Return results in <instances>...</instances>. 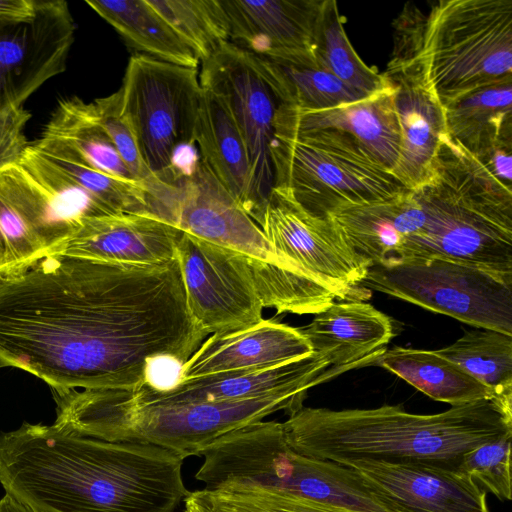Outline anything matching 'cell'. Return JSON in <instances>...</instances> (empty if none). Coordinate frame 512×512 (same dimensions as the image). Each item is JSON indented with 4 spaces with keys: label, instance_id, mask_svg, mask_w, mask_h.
I'll return each mask as SVG.
<instances>
[{
    "label": "cell",
    "instance_id": "cell-36",
    "mask_svg": "<svg viewBox=\"0 0 512 512\" xmlns=\"http://www.w3.org/2000/svg\"><path fill=\"white\" fill-rule=\"evenodd\" d=\"M511 440L504 437L479 445L464 455L458 468L502 501L512 496Z\"/></svg>",
    "mask_w": 512,
    "mask_h": 512
},
{
    "label": "cell",
    "instance_id": "cell-25",
    "mask_svg": "<svg viewBox=\"0 0 512 512\" xmlns=\"http://www.w3.org/2000/svg\"><path fill=\"white\" fill-rule=\"evenodd\" d=\"M195 141L201 161L258 224L259 212L245 142L223 98L202 86Z\"/></svg>",
    "mask_w": 512,
    "mask_h": 512
},
{
    "label": "cell",
    "instance_id": "cell-11",
    "mask_svg": "<svg viewBox=\"0 0 512 512\" xmlns=\"http://www.w3.org/2000/svg\"><path fill=\"white\" fill-rule=\"evenodd\" d=\"M258 225L283 262L334 292L338 300L362 301L370 296L360 283L372 265L329 217L311 215L285 190L273 187Z\"/></svg>",
    "mask_w": 512,
    "mask_h": 512
},
{
    "label": "cell",
    "instance_id": "cell-19",
    "mask_svg": "<svg viewBox=\"0 0 512 512\" xmlns=\"http://www.w3.org/2000/svg\"><path fill=\"white\" fill-rule=\"evenodd\" d=\"M182 234L175 226L147 213L82 217L49 255L114 264L164 265L177 260Z\"/></svg>",
    "mask_w": 512,
    "mask_h": 512
},
{
    "label": "cell",
    "instance_id": "cell-9",
    "mask_svg": "<svg viewBox=\"0 0 512 512\" xmlns=\"http://www.w3.org/2000/svg\"><path fill=\"white\" fill-rule=\"evenodd\" d=\"M425 24L426 14L406 3L393 21V50L382 73L393 88L400 130L399 156L391 173L408 190L429 180L436 153L448 136L443 106L428 77Z\"/></svg>",
    "mask_w": 512,
    "mask_h": 512
},
{
    "label": "cell",
    "instance_id": "cell-2",
    "mask_svg": "<svg viewBox=\"0 0 512 512\" xmlns=\"http://www.w3.org/2000/svg\"><path fill=\"white\" fill-rule=\"evenodd\" d=\"M183 458L135 442L23 422L0 432V483L38 512H174L189 494Z\"/></svg>",
    "mask_w": 512,
    "mask_h": 512
},
{
    "label": "cell",
    "instance_id": "cell-10",
    "mask_svg": "<svg viewBox=\"0 0 512 512\" xmlns=\"http://www.w3.org/2000/svg\"><path fill=\"white\" fill-rule=\"evenodd\" d=\"M120 90L146 166L160 182L174 186V153L183 145L196 144L198 69L135 54Z\"/></svg>",
    "mask_w": 512,
    "mask_h": 512
},
{
    "label": "cell",
    "instance_id": "cell-16",
    "mask_svg": "<svg viewBox=\"0 0 512 512\" xmlns=\"http://www.w3.org/2000/svg\"><path fill=\"white\" fill-rule=\"evenodd\" d=\"M75 23L62 0H39L27 21L0 23V112L23 102L66 69Z\"/></svg>",
    "mask_w": 512,
    "mask_h": 512
},
{
    "label": "cell",
    "instance_id": "cell-38",
    "mask_svg": "<svg viewBox=\"0 0 512 512\" xmlns=\"http://www.w3.org/2000/svg\"><path fill=\"white\" fill-rule=\"evenodd\" d=\"M476 160L493 177L509 189H512V143L499 144Z\"/></svg>",
    "mask_w": 512,
    "mask_h": 512
},
{
    "label": "cell",
    "instance_id": "cell-5",
    "mask_svg": "<svg viewBox=\"0 0 512 512\" xmlns=\"http://www.w3.org/2000/svg\"><path fill=\"white\" fill-rule=\"evenodd\" d=\"M413 191L425 224L403 246L400 262L450 259L512 282V189L447 136L429 180Z\"/></svg>",
    "mask_w": 512,
    "mask_h": 512
},
{
    "label": "cell",
    "instance_id": "cell-24",
    "mask_svg": "<svg viewBox=\"0 0 512 512\" xmlns=\"http://www.w3.org/2000/svg\"><path fill=\"white\" fill-rule=\"evenodd\" d=\"M299 329L313 352L324 355L331 366L379 359L394 336L391 319L358 300L334 301Z\"/></svg>",
    "mask_w": 512,
    "mask_h": 512
},
{
    "label": "cell",
    "instance_id": "cell-39",
    "mask_svg": "<svg viewBox=\"0 0 512 512\" xmlns=\"http://www.w3.org/2000/svg\"><path fill=\"white\" fill-rule=\"evenodd\" d=\"M39 0H0V23L23 22L32 19Z\"/></svg>",
    "mask_w": 512,
    "mask_h": 512
},
{
    "label": "cell",
    "instance_id": "cell-4",
    "mask_svg": "<svg viewBox=\"0 0 512 512\" xmlns=\"http://www.w3.org/2000/svg\"><path fill=\"white\" fill-rule=\"evenodd\" d=\"M56 403L54 426L66 433L111 442L158 446L185 459L200 456L226 433L280 410L289 415L306 396L168 403L144 401L129 389L50 388Z\"/></svg>",
    "mask_w": 512,
    "mask_h": 512
},
{
    "label": "cell",
    "instance_id": "cell-21",
    "mask_svg": "<svg viewBox=\"0 0 512 512\" xmlns=\"http://www.w3.org/2000/svg\"><path fill=\"white\" fill-rule=\"evenodd\" d=\"M313 353L299 328L274 319L224 334H212L179 367V380L271 368Z\"/></svg>",
    "mask_w": 512,
    "mask_h": 512
},
{
    "label": "cell",
    "instance_id": "cell-33",
    "mask_svg": "<svg viewBox=\"0 0 512 512\" xmlns=\"http://www.w3.org/2000/svg\"><path fill=\"white\" fill-rule=\"evenodd\" d=\"M195 52L200 62L229 42L220 0H147Z\"/></svg>",
    "mask_w": 512,
    "mask_h": 512
},
{
    "label": "cell",
    "instance_id": "cell-14",
    "mask_svg": "<svg viewBox=\"0 0 512 512\" xmlns=\"http://www.w3.org/2000/svg\"><path fill=\"white\" fill-rule=\"evenodd\" d=\"M77 220L20 164L0 170V279L47 257Z\"/></svg>",
    "mask_w": 512,
    "mask_h": 512
},
{
    "label": "cell",
    "instance_id": "cell-27",
    "mask_svg": "<svg viewBox=\"0 0 512 512\" xmlns=\"http://www.w3.org/2000/svg\"><path fill=\"white\" fill-rule=\"evenodd\" d=\"M375 364L394 373L430 398L451 406L498 399L460 366L434 350L402 347L386 349Z\"/></svg>",
    "mask_w": 512,
    "mask_h": 512
},
{
    "label": "cell",
    "instance_id": "cell-1",
    "mask_svg": "<svg viewBox=\"0 0 512 512\" xmlns=\"http://www.w3.org/2000/svg\"><path fill=\"white\" fill-rule=\"evenodd\" d=\"M208 335L191 317L178 259L164 265L49 255L0 279V367L56 389L132 388L153 363L183 365Z\"/></svg>",
    "mask_w": 512,
    "mask_h": 512
},
{
    "label": "cell",
    "instance_id": "cell-29",
    "mask_svg": "<svg viewBox=\"0 0 512 512\" xmlns=\"http://www.w3.org/2000/svg\"><path fill=\"white\" fill-rule=\"evenodd\" d=\"M279 104L301 110H326L364 100L360 92L318 67L253 55Z\"/></svg>",
    "mask_w": 512,
    "mask_h": 512
},
{
    "label": "cell",
    "instance_id": "cell-34",
    "mask_svg": "<svg viewBox=\"0 0 512 512\" xmlns=\"http://www.w3.org/2000/svg\"><path fill=\"white\" fill-rule=\"evenodd\" d=\"M191 494L212 512H357L272 488L237 483Z\"/></svg>",
    "mask_w": 512,
    "mask_h": 512
},
{
    "label": "cell",
    "instance_id": "cell-40",
    "mask_svg": "<svg viewBox=\"0 0 512 512\" xmlns=\"http://www.w3.org/2000/svg\"><path fill=\"white\" fill-rule=\"evenodd\" d=\"M0 512H38V511L19 502L12 496L5 494V496L0 499Z\"/></svg>",
    "mask_w": 512,
    "mask_h": 512
},
{
    "label": "cell",
    "instance_id": "cell-3",
    "mask_svg": "<svg viewBox=\"0 0 512 512\" xmlns=\"http://www.w3.org/2000/svg\"><path fill=\"white\" fill-rule=\"evenodd\" d=\"M297 453L342 463L352 459L423 462L458 469L465 454L512 437V401L481 400L436 414L400 405L331 410L302 407L282 422Z\"/></svg>",
    "mask_w": 512,
    "mask_h": 512
},
{
    "label": "cell",
    "instance_id": "cell-7",
    "mask_svg": "<svg viewBox=\"0 0 512 512\" xmlns=\"http://www.w3.org/2000/svg\"><path fill=\"white\" fill-rule=\"evenodd\" d=\"M424 53L442 106L512 79V0H440L426 14Z\"/></svg>",
    "mask_w": 512,
    "mask_h": 512
},
{
    "label": "cell",
    "instance_id": "cell-20",
    "mask_svg": "<svg viewBox=\"0 0 512 512\" xmlns=\"http://www.w3.org/2000/svg\"><path fill=\"white\" fill-rule=\"evenodd\" d=\"M220 3L227 16L230 43L256 56L318 67L313 30L320 0Z\"/></svg>",
    "mask_w": 512,
    "mask_h": 512
},
{
    "label": "cell",
    "instance_id": "cell-17",
    "mask_svg": "<svg viewBox=\"0 0 512 512\" xmlns=\"http://www.w3.org/2000/svg\"><path fill=\"white\" fill-rule=\"evenodd\" d=\"M377 358L345 366H331L319 353L279 366L235 371L190 380H179L167 386L147 381L127 388L138 399L154 402L188 403L255 399L274 395L306 396L310 388L330 381L356 368L375 364Z\"/></svg>",
    "mask_w": 512,
    "mask_h": 512
},
{
    "label": "cell",
    "instance_id": "cell-37",
    "mask_svg": "<svg viewBox=\"0 0 512 512\" xmlns=\"http://www.w3.org/2000/svg\"><path fill=\"white\" fill-rule=\"evenodd\" d=\"M30 117L23 105L0 112V170L21 162L30 145L25 136Z\"/></svg>",
    "mask_w": 512,
    "mask_h": 512
},
{
    "label": "cell",
    "instance_id": "cell-6",
    "mask_svg": "<svg viewBox=\"0 0 512 512\" xmlns=\"http://www.w3.org/2000/svg\"><path fill=\"white\" fill-rule=\"evenodd\" d=\"M274 186L313 216L390 199L406 190L353 136L333 129L276 135Z\"/></svg>",
    "mask_w": 512,
    "mask_h": 512
},
{
    "label": "cell",
    "instance_id": "cell-22",
    "mask_svg": "<svg viewBox=\"0 0 512 512\" xmlns=\"http://www.w3.org/2000/svg\"><path fill=\"white\" fill-rule=\"evenodd\" d=\"M275 134L333 129L353 136L390 172L400 148V130L393 106V88L339 107L309 111L279 104L274 121Z\"/></svg>",
    "mask_w": 512,
    "mask_h": 512
},
{
    "label": "cell",
    "instance_id": "cell-32",
    "mask_svg": "<svg viewBox=\"0 0 512 512\" xmlns=\"http://www.w3.org/2000/svg\"><path fill=\"white\" fill-rule=\"evenodd\" d=\"M434 351L460 366L498 399L512 400V335L490 329L469 331Z\"/></svg>",
    "mask_w": 512,
    "mask_h": 512
},
{
    "label": "cell",
    "instance_id": "cell-15",
    "mask_svg": "<svg viewBox=\"0 0 512 512\" xmlns=\"http://www.w3.org/2000/svg\"><path fill=\"white\" fill-rule=\"evenodd\" d=\"M19 164L76 220L149 211L151 196L147 186L96 170L57 139L42 136L29 145Z\"/></svg>",
    "mask_w": 512,
    "mask_h": 512
},
{
    "label": "cell",
    "instance_id": "cell-18",
    "mask_svg": "<svg viewBox=\"0 0 512 512\" xmlns=\"http://www.w3.org/2000/svg\"><path fill=\"white\" fill-rule=\"evenodd\" d=\"M340 464L354 470L401 512H490L486 491L459 469L374 459Z\"/></svg>",
    "mask_w": 512,
    "mask_h": 512
},
{
    "label": "cell",
    "instance_id": "cell-23",
    "mask_svg": "<svg viewBox=\"0 0 512 512\" xmlns=\"http://www.w3.org/2000/svg\"><path fill=\"white\" fill-rule=\"evenodd\" d=\"M328 217L372 266L398 264L405 243L425 224L424 211L413 190L383 201L341 208Z\"/></svg>",
    "mask_w": 512,
    "mask_h": 512
},
{
    "label": "cell",
    "instance_id": "cell-8",
    "mask_svg": "<svg viewBox=\"0 0 512 512\" xmlns=\"http://www.w3.org/2000/svg\"><path fill=\"white\" fill-rule=\"evenodd\" d=\"M360 286L479 329L512 335V282L444 258L373 265Z\"/></svg>",
    "mask_w": 512,
    "mask_h": 512
},
{
    "label": "cell",
    "instance_id": "cell-35",
    "mask_svg": "<svg viewBox=\"0 0 512 512\" xmlns=\"http://www.w3.org/2000/svg\"><path fill=\"white\" fill-rule=\"evenodd\" d=\"M91 104L98 122L111 138L134 179L149 188L151 197L169 187L154 177L142 158L133 125L123 107L121 90L95 99Z\"/></svg>",
    "mask_w": 512,
    "mask_h": 512
},
{
    "label": "cell",
    "instance_id": "cell-28",
    "mask_svg": "<svg viewBox=\"0 0 512 512\" xmlns=\"http://www.w3.org/2000/svg\"><path fill=\"white\" fill-rule=\"evenodd\" d=\"M86 3L141 54L198 69L200 60L147 0H87Z\"/></svg>",
    "mask_w": 512,
    "mask_h": 512
},
{
    "label": "cell",
    "instance_id": "cell-30",
    "mask_svg": "<svg viewBox=\"0 0 512 512\" xmlns=\"http://www.w3.org/2000/svg\"><path fill=\"white\" fill-rule=\"evenodd\" d=\"M42 136L63 142L96 170L122 180L136 181L98 122L91 103L78 97L61 100Z\"/></svg>",
    "mask_w": 512,
    "mask_h": 512
},
{
    "label": "cell",
    "instance_id": "cell-26",
    "mask_svg": "<svg viewBox=\"0 0 512 512\" xmlns=\"http://www.w3.org/2000/svg\"><path fill=\"white\" fill-rule=\"evenodd\" d=\"M443 109L449 140L476 159L512 143V79L474 90Z\"/></svg>",
    "mask_w": 512,
    "mask_h": 512
},
{
    "label": "cell",
    "instance_id": "cell-31",
    "mask_svg": "<svg viewBox=\"0 0 512 512\" xmlns=\"http://www.w3.org/2000/svg\"><path fill=\"white\" fill-rule=\"evenodd\" d=\"M317 66L350 87L368 95L389 87L382 73L366 65L350 43L337 2L320 0L313 30Z\"/></svg>",
    "mask_w": 512,
    "mask_h": 512
},
{
    "label": "cell",
    "instance_id": "cell-12",
    "mask_svg": "<svg viewBox=\"0 0 512 512\" xmlns=\"http://www.w3.org/2000/svg\"><path fill=\"white\" fill-rule=\"evenodd\" d=\"M186 303L207 334H224L260 322L263 303L242 255L183 233L178 243Z\"/></svg>",
    "mask_w": 512,
    "mask_h": 512
},
{
    "label": "cell",
    "instance_id": "cell-13",
    "mask_svg": "<svg viewBox=\"0 0 512 512\" xmlns=\"http://www.w3.org/2000/svg\"><path fill=\"white\" fill-rule=\"evenodd\" d=\"M201 63V86L223 98L245 142L259 224L274 186L270 146L279 102L252 54L234 44H224Z\"/></svg>",
    "mask_w": 512,
    "mask_h": 512
}]
</instances>
